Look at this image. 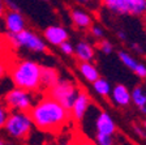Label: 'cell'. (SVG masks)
I'll return each instance as SVG.
<instances>
[{
    "mask_svg": "<svg viewBox=\"0 0 146 145\" xmlns=\"http://www.w3.org/2000/svg\"><path fill=\"white\" fill-rule=\"evenodd\" d=\"M40 69L42 65L34 60L20 59L12 61L8 65V75L17 88H22L31 93L42 90L40 84Z\"/></svg>",
    "mask_w": 146,
    "mask_h": 145,
    "instance_id": "7a4b0ae2",
    "label": "cell"
},
{
    "mask_svg": "<svg viewBox=\"0 0 146 145\" xmlns=\"http://www.w3.org/2000/svg\"><path fill=\"white\" fill-rule=\"evenodd\" d=\"M3 128L9 137L17 141H27L34 124L27 111H9Z\"/></svg>",
    "mask_w": 146,
    "mask_h": 145,
    "instance_id": "3957f363",
    "label": "cell"
},
{
    "mask_svg": "<svg viewBox=\"0 0 146 145\" xmlns=\"http://www.w3.org/2000/svg\"><path fill=\"white\" fill-rule=\"evenodd\" d=\"M132 103L140 110V112L146 116V85H136L131 90Z\"/></svg>",
    "mask_w": 146,
    "mask_h": 145,
    "instance_id": "2e32d148",
    "label": "cell"
},
{
    "mask_svg": "<svg viewBox=\"0 0 146 145\" xmlns=\"http://www.w3.org/2000/svg\"><path fill=\"white\" fill-rule=\"evenodd\" d=\"M91 84H93V89H94V92L97 94H99V96L103 97V98L110 97V93H111V85H110V82L107 81L106 79L99 77V79H97L94 82H91Z\"/></svg>",
    "mask_w": 146,
    "mask_h": 145,
    "instance_id": "d6986e66",
    "label": "cell"
},
{
    "mask_svg": "<svg viewBox=\"0 0 146 145\" xmlns=\"http://www.w3.org/2000/svg\"><path fill=\"white\" fill-rule=\"evenodd\" d=\"M59 48H60V51L63 52L64 55H67V56H72V55L74 54V47H73V45L69 42V39L61 43V45L59 46Z\"/></svg>",
    "mask_w": 146,
    "mask_h": 145,
    "instance_id": "7402d4cb",
    "label": "cell"
},
{
    "mask_svg": "<svg viewBox=\"0 0 146 145\" xmlns=\"http://www.w3.org/2000/svg\"><path fill=\"white\" fill-rule=\"evenodd\" d=\"M131 47H132V50H133V51L138 52V54H142V52H143L142 47H141L140 45H137V43H132V45H131Z\"/></svg>",
    "mask_w": 146,
    "mask_h": 145,
    "instance_id": "f1b7e54d",
    "label": "cell"
},
{
    "mask_svg": "<svg viewBox=\"0 0 146 145\" xmlns=\"http://www.w3.org/2000/svg\"><path fill=\"white\" fill-rule=\"evenodd\" d=\"M7 73H8V65H7V63L3 59H0V80L4 79Z\"/></svg>",
    "mask_w": 146,
    "mask_h": 145,
    "instance_id": "484cf974",
    "label": "cell"
},
{
    "mask_svg": "<svg viewBox=\"0 0 146 145\" xmlns=\"http://www.w3.org/2000/svg\"><path fill=\"white\" fill-rule=\"evenodd\" d=\"M110 98L112 103L117 107H128L132 103L131 90L123 84H116L110 93Z\"/></svg>",
    "mask_w": 146,
    "mask_h": 145,
    "instance_id": "7c38bea8",
    "label": "cell"
},
{
    "mask_svg": "<svg viewBox=\"0 0 146 145\" xmlns=\"http://www.w3.org/2000/svg\"><path fill=\"white\" fill-rule=\"evenodd\" d=\"M74 54L80 61H93L95 57V50L89 42L81 41L76 45Z\"/></svg>",
    "mask_w": 146,
    "mask_h": 145,
    "instance_id": "e0dca14e",
    "label": "cell"
},
{
    "mask_svg": "<svg viewBox=\"0 0 146 145\" xmlns=\"http://www.w3.org/2000/svg\"><path fill=\"white\" fill-rule=\"evenodd\" d=\"M4 103L9 111H27L33 106V94L31 92L22 88H13L4 96Z\"/></svg>",
    "mask_w": 146,
    "mask_h": 145,
    "instance_id": "52a82bcc",
    "label": "cell"
},
{
    "mask_svg": "<svg viewBox=\"0 0 146 145\" xmlns=\"http://www.w3.org/2000/svg\"><path fill=\"white\" fill-rule=\"evenodd\" d=\"M70 20L72 24L81 30H88L93 25V17L86 11L80 8H73L70 11Z\"/></svg>",
    "mask_w": 146,
    "mask_h": 145,
    "instance_id": "5bb4252c",
    "label": "cell"
},
{
    "mask_svg": "<svg viewBox=\"0 0 146 145\" xmlns=\"http://www.w3.org/2000/svg\"><path fill=\"white\" fill-rule=\"evenodd\" d=\"M95 142L98 145H112L115 144V140H113V136H110V135H104V133H95L94 137Z\"/></svg>",
    "mask_w": 146,
    "mask_h": 145,
    "instance_id": "ffe728a7",
    "label": "cell"
},
{
    "mask_svg": "<svg viewBox=\"0 0 146 145\" xmlns=\"http://www.w3.org/2000/svg\"><path fill=\"white\" fill-rule=\"evenodd\" d=\"M5 39L9 47L12 48H26L29 51L38 54L47 51V45L44 43V39L35 31L29 30L26 27L18 33H7Z\"/></svg>",
    "mask_w": 146,
    "mask_h": 145,
    "instance_id": "277c9868",
    "label": "cell"
},
{
    "mask_svg": "<svg viewBox=\"0 0 146 145\" xmlns=\"http://www.w3.org/2000/svg\"><path fill=\"white\" fill-rule=\"evenodd\" d=\"M102 4L113 15L146 17V0H102Z\"/></svg>",
    "mask_w": 146,
    "mask_h": 145,
    "instance_id": "8992f818",
    "label": "cell"
},
{
    "mask_svg": "<svg viewBox=\"0 0 146 145\" xmlns=\"http://www.w3.org/2000/svg\"><path fill=\"white\" fill-rule=\"evenodd\" d=\"M43 37H44V39L50 45L55 46V47H59L63 42L69 39V33H68V30L64 26L51 25V26H47L43 30Z\"/></svg>",
    "mask_w": 146,
    "mask_h": 145,
    "instance_id": "9c48e42d",
    "label": "cell"
},
{
    "mask_svg": "<svg viewBox=\"0 0 146 145\" xmlns=\"http://www.w3.org/2000/svg\"><path fill=\"white\" fill-rule=\"evenodd\" d=\"M119 59L121 60V63L127 67L128 69H131L136 76H138L140 79H146V65L137 59H134L129 52L127 51H119Z\"/></svg>",
    "mask_w": 146,
    "mask_h": 145,
    "instance_id": "4fadbf2b",
    "label": "cell"
},
{
    "mask_svg": "<svg viewBox=\"0 0 146 145\" xmlns=\"http://www.w3.org/2000/svg\"><path fill=\"white\" fill-rule=\"evenodd\" d=\"M42 1H50V0H42Z\"/></svg>",
    "mask_w": 146,
    "mask_h": 145,
    "instance_id": "e575fe53",
    "label": "cell"
},
{
    "mask_svg": "<svg viewBox=\"0 0 146 145\" xmlns=\"http://www.w3.org/2000/svg\"><path fill=\"white\" fill-rule=\"evenodd\" d=\"M73 1H77V3H80V4H86V3H89L90 0H73Z\"/></svg>",
    "mask_w": 146,
    "mask_h": 145,
    "instance_id": "1f68e13d",
    "label": "cell"
},
{
    "mask_svg": "<svg viewBox=\"0 0 146 145\" xmlns=\"http://www.w3.org/2000/svg\"><path fill=\"white\" fill-rule=\"evenodd\" d=\"M34 127L42 132L58 133L67 127L70 122V112L59 102L51 98L48 94H43L36 103H33L29 110Z\"/></svg>",
    "mask_w": 146,
    "mask_h": 145,
    "instance_id": "6da1fadb",
    "label": "cell"
},
{
    "mask_svg": "<svg viewBox=\"0 0 146 145\" xmlns=\"http://www.w3.org/2000/svg\"><path fill=\"white\" fill-rule=\"evenodd\" d=\"M117 38L121 41V42H125V41H127V35H125V33L124 31H121V30L117 31Z\"/></svg>",
    "mask_w": 146,
    "mask_h": 145,
    "instance_id": "4dcf8cb0",
    "label": "cell"
},
{
    "mask_svg": "<svg viewBox=\"0 0 146 145\" xmlns=\"http://www.w3.org/2000/svg\"><path fill=\"white\" fill-rule=\"evenodd\" d=\"M5 12H7V8H5V4H4V0H0V18L3 17Z\"/></svg>",
    "mask_w": 146,
    "mask_h": 145,
    "instance_id": "f546056e",
    "label": "cell"
},
{
    "mask_svg": "<svg viewBox=\"0 0 146 145\" xmlns=\"http://www.w3.org/2000/svg\"><path fill=\"white\" fill-rule=\"evenodd\" d=\"M98 46H99L100 51L103 52V54H106V55H110V54H112L113 52V45L107 39H103V38H102V41L99 42Z\"/></svg>",
    "mask_w": 146,
    "mask_h": 145,
    "instance_id": "44dd1931",
    "label": "cell"
},
{
    "mask_svg": "<svg viewBox=\"0 0 146 145\" xmlns=\"http://www.w3.org/2000/svg\"><path fill=\"white\" fill-rule=\"evenodd\" d=\"M60 80V72H59L55 67H43L40 69V84H42V89L47 90L51 88L52 85Z\"/></svg>",
    "mask_w": 146,
    "mask_h": 145,
    "instance_id": "9a60e30c",
    "label": "cell"
},
{
    "mask_svg": "<svg viewBox=\"0 0 146 145\" xmlns=\"http://www.w3.org/2000/svg\"><path fill=\"white\" fill-rule=\"evenodd\" d=\"M4 4H5V8L8 9V11H20L18 5L13 0H4Z\"/></svg>",
    "mask_w": 146,
    "mask_h": 145,
    "instance_id": "4316f807",
    "label": "cell"
},
{
    "mask_svg": "<svg viewBox=\"0 0 146 145\" xmlns=\"http://www.w3.org/2000/svg\"><path fill=\"white\" fill-rule=\"evenodd\" d=\"M3 17L8 33H18L26 27V21L20 11H7Z\"/></svg>",
    "mask_w": 146,
    "mask_h": 145,
    "instance_id": "30bf717a",
    "label": "cell"
},
{
    "mask_svg": "<svg viewBox=\"0 0 146 145\" xmlns=\"http://www.w3.org/2000/svg\"><path fill=\"white\" fill-rule=\"evenodd\" d=\"M90 106H91L90 96H89L86 92L80 89L76 100L73 101L72 106H70V109H69L70 118H72L74 122H82L84 118H85L86 112H88L89 109H90Z\"/></svg>",
    "mask_w": 146,
    "mask_h": 145,
    "instance_id": "ba28073f",
    "label": "cell"
},
{
    "mask_svg": "<svg viewBox=\"0 0 146 145\" xmlns=\"http://www.w3.org/2000/svg\"><path fill=\"white\" fill-rule=\"evenodd\" d=\"M94 126H95V132L110 135V136H113L116 131H117L115 122H113V119L111 118V115L107 111H99V114L97 115Z\"/></svg>",
    "mask_w": 146,
    "mask_h": 145,
    "instance_id": "8fae6325",
    "label": "cell"
},
{
    "mask_svg": "<svg viewBox=\"0 0 146 145\" xmlns=\"http://www.w3.org/2000/svg\"><path fill=\"white\" fill-rule=\"evenodd\" d=\"M142 127H143V130L146 131V120H143V123H142Z\"/></svg>",
    "mask_w": 146,
    "mask_h": 145,
    "instance_id": "d6a6232c",
    "label": "cell"
},
{
    "mask_svg": "<svg viewBox=\"0 0 146 145\" xmlns=\"http://www.w3.org/2000/svg\"><path fill=\"white\" fill-rule=\"evenodd\" d=\"M133 130H134V132L137 133V136H140V139H142V140L146 139V131L143 130V127H138V126H136V124H134Z\"/></svg>",
    "mask_w": 146,
    "mask_h": 145,
    "instance_id": "83f0119b",
    "label": "cell"
},
{
    "mask_svg": "<svg viewBox=\"0 0 146 145\" xmlns=\"http://www.w3.org/2000/svg\"><path fill=\"white\" fill-rule=\"evenodd\" d=\"M8 48H9V45L5 39V35L0 34V56H3V55L8 51Z\"/></svg>",
    "mask_w": 146,
    "mask_h": 145,
    "instance_id": "d4e9b609",
    "label": "cell"
},
{
    "mask_svg": "<svg viewBox=\"0 0 146 145\" xmlns=\"http://www.w3.org/2000/svg\"><path fill=\"white\" fill-rule=\"evenodd\" d=\"M78 72L81 73V76L84 77V80H86L88 82H94L97 79H99V71L98 68L91 63V61H80L78 64Z\"/></svg>",
    "mask_w": 146,
    "mask_h": 145,
    "instance_id": "ac0fdd59",
    "label": "cell"
},
{
    "mask_svg": "<svg viewBox=\"0 0 146 145\" xmlns=\"http://www.w3.org/2000/svg\"><path fill=\"white\" fill-rule=\"evenodd\" d=\"M78 92L80 88L74 81L69 79H60L55 85L47 89L44 93L48 94L51 98H54L56 102H59L63 107L69 110L73 101L76 100Z\"/></svg>",
    "mask_w": 146,
    "mask_h": 145,
    "instance_id": "5b68a950",
    "label": "cell"
},
{
    "mask_svg": "<svg viewBox=\"0 0 146 145\" xmlns=\"http://www.w3.org/2000/svg\"><path fill=\"white\" fill-rule=\"evenodd\" d=\"M7 141H4V140H0V145H5Z\"/></svg>",
    "mask_w": 146,
    "mask_h": 145,
    "instance_id": "836d02e7",
    "label": "cell"
},
{
    "mask_svg": "<svg viewBox=\"0 0 146 145\" xmlns=\"http://www.w3.org/2000/svg\"><path fill=\"white\" fill-rule=\"evenodd\" d=\"M8 114H9L8 107L5 106L4 101L0 100V128H3L4 123H5V120H7V116H8Z\"/></svg>",
    "mask_w": 146,
    "mask_h": 145,
    "instance_id": "603a6c76",
    "label": "cell"
},
{
    "mask_svg": "<svg viewBox=\"0 0 146 145\" xmlns=\"http://www.w3.org/2000/svg\"><path fill=\"white\" fill-rule=\"evenodd\" d=\"M90 33L91 35L94 37V38H98V39H102L104 37V30H103V27H100L99 25H91L90 27Z\"/></svg>",
    "mask_w": 146,
    "mask_h": 145,
    "instance_id": "cb8c5ba5",
    "label": "cell"
}]
</instances>
